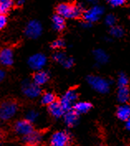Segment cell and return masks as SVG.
Listing matches in <instances>:
<instances>
[{
    "label": "cell",
    "instance_id": "cell-2",
    "mask_svg": "<svg viewBox=\"0 0 130 146\" xmlns=\"http://www.w3.org/2000/svg\"><path fill=\"white\" fill-rule=\"evenodd\" d=\"M87 82L94 91L100 93H107L109 91L110 82L104 78L96 75H89L87 77Z\"/></svg>",
    "mask_w": 130,
    "mask_h": 146
},
{
    "label": "cell",
    "instance_id": "cell-27",
    "mask_svg": "<svg viewBox=\"0 0 130 146\" xmlns=\"http://www.w3.org/2000/svg\"><path fill=\"white\" fill-rule=\"evenodd\" d=\"M105 23L107 24L108 26L109 27H114L115 26V23H116V17L115 15L113 14H109L106 16L105 17Z\"/></svg>",
    "mask_w": 130,
    "mask_h": 146
},
{
    "label": "cell",
    "instance_id": "cell-3",
    "mask_svg": "<svg viewBox=\"0 0 130 146\" xmlns=\"http://www.w3.org/2000/svg\"><path fill=\"white\" fill-rule=\"evenodd\" d=\"M17 104L13 101H6L0 106V119L8 121L16 115L17 111Z\"/></svg>",
    "mask_w": 130,
    "mask_h": 146
},
{
    "label": "cell",
    "instance_id": "cell-11",
    "mask_svg": "<svg viewBox=\"0 0 130 146\" xmlns=\"http://www.w3.org/2000/svg\"><path fill=\"white\" fill-rule=\"evenodd\" d=\"M23 142L27 146H41L43 143V135L38 131H33L30 135L23 137Z\"/></svg>",
    "mask_w": 130,
    "mask_h": 146
},
{
    "label": "cell",
    "instance_id": "cell-35",
    "mask_svg": "<svg viewBox=\"0 0 130 146\" xmlns=\"http://www.w3.org/2000/svg\"><path fill=\"white\" fill-rule=\"evenodd\" d=\"M88 3H96V0H86Z\"/></svg>",
    "mask_w": 130,
    "mask_h": 146
},
{
    "label": "cell",
    "instance_id": "cell-34",
    "mask_svg": "<svg viewBox=\"0 0 130 146\" xmlns=\"http://www.w3.org/2000/svg\"><path fill=\"white\" fill-rule=\"evenodd\" d=\"M125 122H126V128H127V130L130 131V117Z\"/></svg>",
    "mask_w": 130,
    "mask_h": 146
},
{
    "label": "cell",
    "instance_id": "cell-1",
    "mask_svg": "<svg viewBox=\"0 0 130 146\" xmlns=\"http://www.w3.org/2000/svg\"><path fill=\"white\" fill-rule=\"evenodd\" d=\"M83 9L79 5L70 3H61L56 7V14L64 18H77L82 15Z\"/></svg>",
    "mask_w": 130,
    "mask_h": 146
},
{
    "label": "cell",
    "instance_id": "cell-10",
    "mask_svg": "<svg viewBox=\"0 0 130 146\" xmlns=\"http://www.w3.org/2000/svg\"><path fill=\"white\" fill-rule=\"evenodd\" d=\"M46 60L47 59L45 54L38 53V54L31 55L29 58L28 64L31 69L39 71V70H42V68L46 65Z\"/></svg>",
    "mask_w": 130,
    "mask_h": 146
},
{
    "label": "cell",
    "instance_id": "cell-32",
    "mask_svg": "<svg viewBox=\"0 0 130 146\" xmlns=\"http://www.w3.org/2000/svg\"><path fill=\"white\" fill-rule=\"evenodd\" d=\"M4 78H5V72L3 69H0V82H2Z\"/></svg>",
    "mask_w": 130,
    "mask_h": 146
},
{
    "label": "cell",
    "instance_id": "cell-12",
    "mask_svg": "<svg viewBox=\"0 0 130 146\" xmlns=\"http://www.w3.org/2000/svg\"><path fill=\"white\" fill-rule=\"evenodd\" d=\"M13 63V52L10 48H3L0 50V64L3 66H10Z\"/></svg>",
    "mask_w": 130,
    "mask_h": 146
},
{
    "label": "cell",
    "instance_id": "cell-15",
    "mask_svg": "<svg viewBox=\"0 0 130 146\" xmlns=\"http://www.w3.org/2000/svg\"><path fill=\"white\" fill-rule=\"evenodd\" d=\"M50 78L49 76V74L44 71V70H39L38 72L35 73V74L33 75V78H32V81L38 86H42L45 84H46L48 82Z\"/></svg>",
    "mask_w": 130,
    "mask_h": 146
},
{
    "label": "cell",
    "instance_id": "cell-30",
    "mask_svg": "<svg viewBox=\"0 0 130 146\" xmlns=\"http://www.w3.org/2000/svg\"><path fill=\"white\" fill-rule=\"evenodd\" d=\"M62 65H63L65 68H66V69L71 68V67L74 65V60H73V58H71V57H67L66 60H65V62L62 64Z\"/></svg>",
    "mask_w": 130,
    "mask_h": 146
},
{
    "label": "cell",
    "instance_id": "cell-18",
    "mask_svg": "<svg viewBox=\"0 0 130 146\" xmlns=\"http://www.w3.org/2000/svg\"><path fill=\"white\" fill-rule=\"evenodd\" d=\"M117 98L120 103L126 104L129 101V89L128 88V87L119 88Z\"/></svg>",
    "mask_w": 130,
    "mask_h": 146
},
{
    "label": "cell",
    "instance_id": "cell-33",
    "mask_svg": "<svg viewBox=\"0 0 130 146\" xmlns=\"http://www.w3.org/2000/svg\"><path fill=\"white\" fill-rule=\"evenodd\" d=\"M91 24L92 23H88V22H84V23H82V26L85 27V28H87V27H91Z\"/></svg>",
    "mask_w": 130,
    "mask_h": 146
},
{
    "label": "cell",
    "instance_id": "cell-8",
    "mask_svg": "<svg viewBox=\"0 0 130 146\" xmlns=\"http://www.w3.org/2000/svg\"><path fill=\"white\" fill-rule=\"evenodd\" d=\"M14 131L18 135L25 137L34 131L33 125L27 120H20L14 125Z\"/></svg>",
    "mask_w": 130,
    "mask_h": 146
},
{
    "label": "cell",
    "instance_id": "cell-23",
    "mask_svg": "<svg viewBox=\"0 0 130 146\" xmlns=\"http://www.w3.org/2000/svg\"><path fill=\"white\" fill-rule=\"evenodd\" d=\"M117 83H118V85H119V88H121V87H128V84H129V78H128V76L124 73H120L119 74Z\"/></svg>",
    "mask_w": 130,
    "mask_h": 146
},
{
    "label": "cell",
    "instance_id": "cell-28",
    "mask_svg": "<svg viewBox=\"0 0 130 146\" xmlns=\"http://www.w3.org/2000/svg\"><path fill=\"white\" fill-rule=\"evenodd\" d=\"M64 46H65V42L61 39H57V40H54L52 44V47L55 50H59V49L63 48Z\"/></svg>",
    "mask_w": 130,
    "mask_h": 146
},
{
    "label": "cell",
    "instance_id": "cell-36",
    "mask_svg": "<svg viewBox=\"0 0 130 146\" xmlns=\"http://www.w3.org/2000/svg\"><path fill=\"white\" fill-rule=\"evenodd\" d=\"M0 13H1V11H0Z\"/></svg>",
    "mask_w": 130,
    "mask_h": 146
},
{
    "label": "cell",
    "instance_id": "cell-14",
    "mask_svg": "<svg viewBox=\"0 0 130 146\" xmlns=\"http://www.w3.org/2000/svg\"><path fill=\"white\" fill-rule=\"evenodd\" d=\"M64 117V121L66 125L68 127H73L75 126L78 122V119H79V115L76 112L72 109L70 111H68L65 113V115H63Z\"/></svg>",
    "mask_w": 130,
    "mask_h": 146
},
{
    "label": "cell",
    "instance_id": "cell-13",
    "mask_svg": "<svg viewBox=\"0 0 130 146\" xmlns=\"http://www.w3.org/2000/svg\"><path fill=\"white\" fill-rule=\"evenodd\" d=\"M48 111H49V113L55 118H60L66 113L65 110L61 107L60 102H57V101L52 104H51L50 106H48Z\"/></svg>",
    "mask_w": 130,
    "mask_h": 146
},
{
    "label": "cell",
    "instance_id": "cell-26",
    "mask_svg": "<svg viewBox=\"0 0 130 146\" xmlns=\"http://www.w3.org/2000/svg\"><path fill=\"white\" fill-rule=\"evenodd\" d=\"M66 58H67V56L64 54L63 52H60V51L56 52V53L53 54L54 60L56 62H57V63H60L61 64L65 62V60H66Z\"/></svg>",
    "mask_w": 130,
    "mask_h": 146
},
{
    "label": "cell",
    "instance_id": "cell-21",
    "mask_svg": "<svg viewBox=\"0 0 130 146\" xmlns=\"http://www.w3.org/2000/svg\"><path fill=\"white\" fill-rule=\"evenodd\" d=\"M41 102L43 105H46V106H50L51 104L54 103L56 100V96L52 92H46L42 96V99Z\"/></svg>",
    "mask_w": 130,
    "mask_h": 146
},
{
    "label": "cell",
    "instance_id": "cell-25",
    "mask_svg": "<svg viewBox=\"0 0 130 146\" xmlns=\"http://www.w3.org/2000/svg\"><path fill=\"white\" fill-rule=\"evenodd\" d=\"M39 114L38 112L35 110H30L29 111H27V115H26V120H27L28 121H30L31 123L36 121L38 118Z\"/></svg>",
    "mask_w": 130,
    "mask_h": 146
},
{
    "label": "cell",
    "instance_id": "cell-20",
    "mask_svg": "<svg viewBox=\"0 0 130 146\" xmlns=\"http://www.w3.org/2000/svg\"><path fill=\"white\" fill-rule=\"evenodd\" d=\"M52 25H53V28L56 31H61L64 30L66 27L65 18L58 14L54 15L52 17Z\"/></svg>",
    "mask_w": 130,
    "mask_h": 146
},
{
    "label": "cell",
    "instance_id": "cell-29",
    "mask_svg": "<svg viewBox=\"0 0 130 146\" xmlns=\"http://www.w3.org/2000/svg\"><path fill=\"white\" fill-rule=\"evenodd\" d=\"M108 3L112 7H120L124 4L125 0H108Z\"/></svg>",
    "mask_w": 130,
    "mask_h": 146
},
{
    "label": "cell",
    "instance_id": "cell-19",
    "mask_svg": "<svg viewBox=\"0 0 130 146\" xmlns=\"http://www.w3.org/2000/svg\"><path fill=\"white\" fill-rule=\"evenodd\" d=\"M93 54H94V60L98 64H106L109 60V55L107 54V53L101 49L94 50L93 52Z\"/></svg>",
    "mask_w": 130,
    "mask_h": 146
},
{
    "label": "cell",
    "instance_id": "cell-17",
    "mask_svg": "<svg viewBox=\"0 0 130 146\" xmlns=\"http://www.w3.org/2000/svg\"><path fill=\"white\" fill-rule=\"evenodd\" d=\"M91 103L88 102H77L73 106V110L78 115H80V114H84L88 112L91 109Z\"/></svg>",
    "mask_w": 130,
    "mask_h": 146
},
{
    "label": "cell",
    "instance_id": "cell-16",
    "mask_svg": "<svg viewBox=\"0 0 130 146\" xmlns=\"http://www.w3.org/2000/svg\"><path fill=\"white\" fill-rule=\"evenodd\" d=\"M117 117L123 121H126L130 117V105L126 103V104H122L120 105L116 111Z\"/></svg>",
    "mask_w": 130,
    "mask_h": 146
},
{
    "label": "cell",
    "instance_id": "cell-6",
    "mask_svg": "<svg viewBox=\"0 0 130 146\" xmlns=\"http://www.w3.org/2000/svg\"><path fill=\"white\" fill-rule=\"evenodd\" d=\"M70 142V135L66 131H56L50 139L51 146H67Z\"/></svg>",
    "mask_w": 130,
    "mask_h": 146
},
{
    "label": "cell",
    "instance_id": "cell-9",
    "mask_svg": "<svg viewBox=\"0 0 130 146\" xmlns=\"http://www.w3.org/2000/svg\"><path fill=\"white\" fill-rule=\"evenodd\" d=\"M104 13V9L100 6H94L91 8L88 9L87 11L84 12L83 17L84 22L93 23L96 21H98L100 18V17Z\"/></svg>",
    "mask_w": 130,
    "mask_h": 146
},
{
    "label": "cell",
    "instance_id": "cell-31",
    "mask_svg": "<svg viewBox=\"0 0 130 146\" xmlns=\"http://www.w3.org/2000/svg\"><path fill=\"white\" fill-rule=\"evenodd\" d=\"M7 22H8L7 17L3 13H0V30L5 27Z\"/></svg>",
    "mask_w": 130,
    "mask_h": 146
},
{
    "label": "cell",
    "instance_id": "cell-7",
    "mask_svg": "<svg viewBox=\"0 0 130 146\" xmlns=\"http://www.w3.org/2000/svg\"><path fill=\"white\" fill-rule=\"evenodd\" d=\"M42 32V24L37 20H32L27 23L25 28V34L31 39H36L41 36Z\"/></svg>",
    "mask_w": 130,
    "mask_h": 146
},
{
    "label": "cell",
    "instance_id": "cell-24",
    "mask_svg": "<svg viewBox=\"0 0 130 146\" xmlns=\"http://www.w3.org/2000/svg\"><path fill=\"white\" fill-rule=\"evenodd\" d=\"M109 32H110V35L114 37H121L124 33V31L121 27L114 26L110 28Z\"/></svg>",
    "mask_w": 130,
    "mask_h": 146
},
{
    "label": "cell",
    "instance_id": "cell-4",
    "mask_svg": "<svg viewBox=\"0 0 130 146\" xmlns=\"http://www.w3.org/2000/svg\"><path fill=\"white\" fill-rule=\"evenodd\" d=\"M78 97H79L78 92L76 89L73 88L69 89L63 95V97L59 102L66 112L73 109V106L75 104V102L78 99Z\"/></svg>",
    "mask_w": 130,
    "mask_h": 146
},
{
    "label": "cell",
    "instance_id": "cell-5",
    "mask_svg": "<svg viewBox=\"0 0 130 146\" xmlns=\"http://www.w3.org/2000/svg\"><path fill=\"white\" fill-rule=\"evenodd\" d=\"M22 91L23 94L29 98H36L41 94V88L33 81L25 80L22 84Z\"/></svg>",
    "mask_w": 130,
    "mask_h": 146
},
{
    "label": "cell",
    "instance_id": "cell-22",
    "mask_svg": "<svg viewBox=\"0 0 130 146\" xmlns=\"http://www.w3.org/2000/svg\"><path fill=\"white\" fill-rule=\"evenodd\" d=\"M13 5V0H0V11L4 14L8 12Z\"/></svg>",
    "mask_w": 130,
    "mask_h": 146
}]
</instances>
